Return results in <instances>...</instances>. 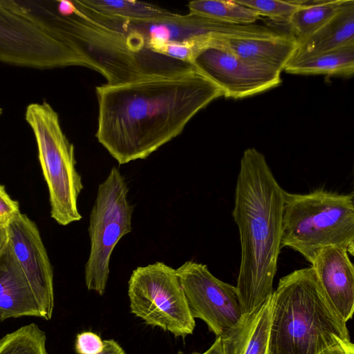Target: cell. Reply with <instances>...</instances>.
Returning <instances> with one entry per match:
<instances>
[{
    "label": "cell",
    "mask_w": 354,
    "mask_h": 354,
    "mask_svg": "<svg viewBox=\"0 0 354 354\" xmlns=\"http://www.w3.org/2000/svg\"><path fill=\"white\" fill-rule=\"evenodd\" d=\"M311 267L326 300L346 323L354 310V268L348 250L339 246L324 248Z\"/></svg>",
    "instance_id": "5bb4252c"
},
{
    "label": "cell",
    "mask_w": 354,
    "mask_h": 354,
    "mask_svg": "<svg viewBox=\"0 0 354 354\" xmlns=\"http://www.w3.org/2000/svg\"><path fill=\"white\" fill-rule=\"evenodd\" d=\"M328 246L345 248L353 256V193L323 189L307 194L285 192L281 247L299 252L311 264Z\"/></svg>",
    "instance_id": "5b68a950"
},
{
    "label": "cell",
    "mask_w": 354,
    "mask_h": 354,
    "mask_svg": "<svg viewBox=\"0 0 354 354\" xmlns=\"http://www.w3.org/2000/svg\"><path fill=\"white\" fill-rule=\"evenodd\" d=\"M283 71L294 75L351 77L354 73V45L288 63Z\"/></svg>",
    "instance_id": "d6986e66"
},
{
    "label": "cell",
    "mask_w": 354,
    "mask_h": 354,
    "mask_svg": "<svg viewBox=\"0 0 354 354\" xmlns=\"http://www.w3.org/2000/svg\"><path fill=\"white\" fill-rule=\"evenodd\" d=\"M2 113H3V109L1 108H0V115H1Z\"/></svg>",
    "instance_id": "4dcf8cb0"
},
{
    "label": "cell",
    "mask_w": 354,
    "mask_h": 354,
    "mask_svg": "<svg viewBox=\"0 0 354 354\" xmlns=\"http://www.w3.org/2000/svg\"><path fill=\"white\" fill-rule=\"evenodd\" d=\"M93 11L126 21H149L162 18L172 12L157 5L130 0H82Z\"/></svg>",
    "instance_id": "44dd1931"
},
{
    "label": "cell",
    "mask_w": 354,
    "mask_h": 354,
    "mask_svg": "<svg viewBox=\"0 0 354 354\" xmlns=\"http://www.w3.org/2000/svg\"><path fill=\"white\" fill-rule=\"evenodd\" d=\"M104 346L97 354H126L123 348L113 339L103 341Z\"/></svg>",
    "instance_id": "83f0119b"
},
{
    "label": "cell",
    "mask_w": 354,
    "mask_h": 354,
    "mask_svg": "<svg viewBox=\"0 0 354 354\" xmlns=\"http://www.w3.org/2000/svg\"><path fill=\"white\" fill-rule=\"evenodd\" d=\"M318 354H354V345L351 341H340Z\"/></svg>",
    "instance_id": "4316f807"
},
{
    "label": "cell",
    "mask_w": 354,
    "mask_h": 354,
    "mask_svg": "<svg viewBox=\"0 0 354 354\" xmlns=\"http://www.w3.org/2000/svg\"><path fill=\"white\" fill-rule=\"evenodd\" d=\"M98 142L119 163L145 159L183 131L220 88L195 68L96 87Z\"/></svg>",
    "instance_id": "6da1fadb"
},
{
    "label": "cell",
    "mask_w": 354,
    "mask_h": 354,
    "mask_svg": "<svg viewBox=\"0 0 354 354\" xmlns=\"http://www.w3.org/2000/svg\"><path fill=\"white\" fill-rule=\"evenodd\" d=\"M104 346L103 341L97 334L85 331L77 334L75 349L77 354H97Z\"/></svg>",
    "instance_id": "d4e9b609"
},
{
    "label": "cell",
    "mask_w": 354,
    "mask_h": 354,
    "mask_svg": "<svg viewBox=\"0 0 354 354\" xmlns=\"http://www.w3.org/2000/svg\"><path fill=\"white\" fill-rule=\"evenodd\" d=\"M193 354H223L221 338L217 337L212 345L204 353Z\"/></svg>",
    "instance_id": "f546056e"
},
{
    "label": "cell",
    "mask_w": 354,
    "mask_h": 354,
    "mask_svg": "<svg viewBox=\"0 0 354 354\" xmlns=\"http://www.w3.org/2000/svg\"><path fill=\"white\" fill-rule=\"evenodd\" d=\"M19 212V203L8 195L4 185H0V221L8 223Z\"/></svg>",
    "instance_id": "484cf974"
},
{
    "label": "cell",
    "mask_w": 354,
    "mask_h": 354,
    "mask_svg": "<svg viewBox=\"0 0 354 354\" xmlns=\"http://www.w3.org/2000/svg\"><path fill=\"white\" fill-rule=\"evenodd\" d=\"M270 306L268 354H318L351 341L346 323L326 300L311 266L281 278Z\"/></svg>",
    "instance_id": "3957f363"
},
{
    "label": "cell",
    "mask_w": 354,
    "mask_h": 354,
    "mask_svg": "<svg viewBox=\"0 0 354 354\" xmlns=\"http://www.w3.org/2000/svg\"><path fill=\"white\" fill-rule=\"evenodd\" d=\"M354 45V1L346 0L324 25L297 44L290 62Z\"/></svg>",
    "instance_id": "e0dca14e"
},
{
    "label": "cell",
    "mask_w": 354,
    "mask_h": 354,
    "mask_svg": "<svg viewBox=\"0 0 354 354\" xmlns=\"http://www.w3.org/2000/svg\"><path fill=\"white\" fill-rule=\"evenodd\" d=\"M24 316L43 318L39 304L8 242L0 254V321Z\"/></svg>",
    "instance_id": "9a60e30c"
},
{
    "label": "cell",
    "mask_w": 354,
    "mask_h": 354,
    "mask_svg": "<svg viewBox=\"0 0 354 354\" xmlns=\"http://www.w3.org/2000/svg\"><path fill=\"white\" fill-rule=\"evenodd\" d=\"M285 192L265 156L254 147L246 149L240 161L232 210L241 251L235 287L244 316L272 294L282 248Z\"/></svg>",
    "instance_id": "7a4b0ae2"
},
{
    "label": "cell",
    "mask_w": 354,
    "mask_h": 354,
    "mask_svg": "<svg viewBox=\"0 0 354 354\" xmlns=\"http://www.w3.org/2000/svg\"><path fill=\"white\" fill-rule=\"evenodd\" d=\"M46 334L34 323L24 326L0 339V354H48Z\"/></svg>",
    "instance_id": "603a6c76"
},
{
    "label": "cell",
    "mask_w": 354,
    "mask_h": 354,
    "mask_svg": "<svg viewBox=\"0 0 354 354\" xmlns=\"http://www.w3.org/2000/svg\"><path fill=\"white\" fill-rule=\"evenodd\" d=\"M93 20L121 36L133 51L156 53L162 46L174 43L198 44L207 48L220 39H255L261 37L258 24L230 25L192 13L170 15L149 21H126L98 14L82 3Z\"/></svg>",
    "instance_id": "ba28073f"
},
{
    "label": "cell",
    "mask_w": 354,
    "mask_h": 354,
    "mask_svg": "<svg viewBox=\"0 0 354 354\" xmlns=\"http://www.w3.org/2000/svg\"><path fill=\"white\" fill-rule=\"evenodd\" d=\"M176 271L193 317L205 322L217 337L226 335L241 322L244 313L235 286L194 261H185Z\"/></svg>",
    "instance_id": "8fae6325"
},
{
    "label": "cell",
    "mask_w": 354,
    "mask_h": 354,
    "mask_svg": "<svg viewBox=\"0 0 354 354\" xmlns=\"http://www.w3.org/2000/svg\"><path fill=\"white\" fill-rule=\"evenodd\" d=\"M131 312L147 324L185 337L195 328L176 269L156 261L133 270L128 282Z\"/></svg>",
    "instance_id": "30bf717a"
},
{
    "label": "cell",
    "mask_w": 354,
    "mask_h": 354,
    "mask_svg": "<svg viewBox=\"0 0 354 354\" xmlns=\"http://www.w3.org/2000/svg\"><path fill=\"white\" fill-rule=\"evenodd\" d=\"M346 0L295 1L299 8L286 24L297 44L310 36L343 6Z\"/></svg>",
    "instance_id": "ffe728a7"
},
{
    "label": "cell",
    "mask_w": 354,
    "mask_h": 354,
    "mask_svg": "<svg viewBox=\"0 0 354 354\" xmlns=\"http://www.w3.org/2000/svg\"><path fill=\"white\" fill-rule=\"evenodd\" d=\"M9 243L43 314L51 319L54 307L53 271L39 230L20 212L8 223Z\"/></svg>",
    "instance_id": "4fadbf2b"
},
{
    "label": "cell",
    "mask_w": 354,
    "mask_h": 354,
    "mask_svg": "<svg viewBox=\"0 0 354 354\" xmlns=\"http://www.w3.org/2000/svg\"><path fill=\"white\" fill-rule=\"evenodd\" d=\"M239 3L253 10L259 17L287 24L291 16L301 8L295 1L236 0Z\"/></svg>",
    "instance_id": "cb8c5ba5"
},
{
    "label": "cell",
    "mask_w": 354,
    "mask_h": 354,
    "mask_svg": "<svg viewBox=\"0 0 354 354\" xmlns=\"http://www.w3.org/2000/svg\"><path fill=\"white\" fill-rule=\"evenodd\" d=\"M189 13L230 25H250L261 19L236 0H200L187 4Z\"/></svg>",
    "instance_id": "7402d4cb"
},
{
    "label": "cell",
    "mask_w": 354,
    "mask_h": 354,
    "mask_svg": "<svg viewBox=\"0 0 354 354\" xmlns=\"http://www.w3.org/2000/svg\"><path fill=\"white\" fill-rule=\"evenodd\" d=\"M7 224L8 223L0 221V254L6 248L9 242V234Z\"/></svg>",
    "instance_id": "f1b7e54d"
},
{
    "label": "cell",
    "mask_w": 354,
    "mask_h": 354,
    "mask_svg": "<svg viewBox=\"0 0 354 354\" xmlns=\"http://www.w3.org/2000/svg\"><path fill=\"white\" fill-rule=\"evenodd\" d=\"M219 48L235 56L282 72L297 48L290 32L274 38L223 39Z\"/></svg>",
    "instance_id": "2e32d148"
},
{
    "label": "cell",
    "mask_w": 354,
    "mask_h": 354,
    "mask_svg": "<svg viewBox=\"0 0 354 354\" xmlns=\"http://www.w3.org/2000/svg\"><path fill=\"white\" fill-rule=\"evenodd\" d=\"M44 10L53 26L86 59L88 68L101 73L107 84L176 74L189 68L187 62L152 51L131 50L121 36L89 17L77 0H45Z\"/></svg>",
    "instance_id": "277c9868"
},
{
    "label": "cell",
    "mask_w": 354,
    "mask_h": 354,
    "mask_svg": "<svg viewBox=\"0 0 354 354\" xmlns=\"http://www.w3.org/2000/svg\"><path fill=\"white\" fill-rule=\"evenodd\" d=\"M271 296L226 335L220 337L223 354H268Z\"/></svg>",
    "instance_id": "ac0fdd59"
},
{
    "label": "cell",
    "mask_w": 354,
    "mask_h": 354,
    "mask_svg": "<svg viewBox=\"0 0 354 354\" xmlns=\"http://www.w3.org/2000/svg\"><path fill=\"white\" fill-rule=\"evenodd\" d=\"M0 62L35 68L88 67L36 1L0 0Z\"/></svg>",
    "instance_id": "8992f818"
},
{
    "label": "cell",
    "mask_w": 354,
    "mask_h": 354,
    "mask_svg": "<svg viewBox=\"0 0 354 354\" xmlns=\"http://www.w3.org/2000/svg\"><path fill=\"white\" fill-rule=\"evenodd\" d=\"M128 192L124 177L118 167H113L98 185L90 213L91 246L84 277L87 289L100 295L105 292L112 252L120 240L132 230L134 207L127 199Z\"/></svg>",
    "instance_id": "9c48e42d"
},
{
    "label": "cell",
    "mask_w": 354,
    "mask_h": 354,
    "mask_svg": "<svg viewBox=\"0 0 354 354\" xmlns=\"http://www.w3.org/2000/svg\"><path fill=\"white\" fill-rule=\"evenodd\" d=\"M25 119L35 137L49 192L50 216L64 226L80 221L77 198L84 186L75 167L74 146L64 134L57 113L46 101L31 103Z\"/></svg>",
    "instance_id": "52a82bcc"
},
{
    "label": "cell",
    "mask_w": 354,
    "mask_h": 354,
    "mask_svg": "<svg viewBox=\"0 0 354 354\" xmlns=\"http://www.w3.org/2000/svg\"><path fill=\"white\" fill-rule=\"evenodd\" d=\"M192 65L227 98L241 99L279 86L281 71L241 59L218 46L200 52Z\"/></svg>",
    "instance_id": "7c38bea8"
}]
</instances>
